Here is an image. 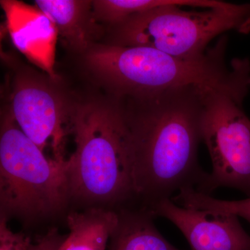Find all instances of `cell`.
I'll list each match as a JSON object with an SVG mask.
<instances>
[{"instance_id": "obj_6", "label": "cell", "mask_w": 250, "mask_h": 250, "mask_svg": "<svg viewBox=\"0 0 250 250\" xmlns=\"http://www.w3.org/2000/svg\"><path fill=\"white\" fill-rule=\"evenodd\" d=\"M246 95L206 87L202 140L213 170L195 190L210 195L220 187L250 197V119L242 105Z\"/></svg>"}, {"instance_id": "obj_15", "label": "cell", "mask_w": 250, "mask_h": 250, "mask_svg": "<svg viewBox=\"0 0 250 250\" xmlns=\"http://www.w3.org/2000/svg\"><path fill=\"white\" fill-rule=\"evenodd\" d=\"M33 246L30 237L13 231L8 225V219L0 216V250H32Z\"/></svg>"}, {"instance_id": "obj_8", "label": "cell", "mask_w": 250, "mask_h": 250, "mask_svg": "<svg viewBox=\"0 0 250 250\" xmlns=\"http://www.w3.org/2000/svg\"><path fill=\"white\" fill-rule=\"evenodd\" d=\"M151 210L174 224L192 250H250V236L236 215L182 207L170 199Z\"/></svg>"}, {"instance_id": "obj_16", "label": "cell", "mask_w": 250, "mask_h": 250, "mask_svg": "<svg viewBox=\"0 0 250 250\" xmlns=\"http://www.w3.org/2000/svg\"><path fill=\"white\" fill-rule=\"evenodd\" d=\"M65 236H62L55 229H52L44 236L37 238L32 250H59Z\"/></svg>"}, {"instance_id": "obj_10", "label": "cell", "mask_w": 250, "mask_h": 250, "mask_svg": "<svg viewBox=\"0 0 250 250\" xmlns=\"http://www.w3.org/2000/svg\"><path fill=\"white\" fill-rule=\"evenodd\" d=\"M36 7L54 23L62 40L75 52L84 53L104 32L93 14V1L36 0Z\"/></svg>"}, {"instance_id": "obj_5", "label": "cell", "mask_w": 250, "mask_h": 250, "mask_svg": "<svg viewBox=\"0 0 250 250\" xmlns=\"http://www.w3.org/2000/svg\"><path fill=\"white\" fill-rule=\"evenodd\" d=\"M71 198L68 164L49 159L16 124L11 112L1 123V215L33 220L59 213Z\"/></svg>"}, {"instance_id": "obj_2", "label": "cell", "mask_w": 250, "mask_h": 250, "mask_svg": "<svg viewBox=\"0 0 250 250\" xmlns=\"http://www.w3.org/2000/svg\"><path fill=\"white\" fill-rule=\"evenodd\" d=\"M228 38L223 36L200 58H178L147 47L95 43L84 52L87 70L118 99L139 97L188 86L234 90L244 84L246 64L226 62Z\"/></svg>"}, {"instance_id": "obj_12", "label": "cell", "mask_w": 250, "mask_h": 250, "mask_svg": "<svg viewBox=\"0 0 250 250\" xmlns=\"http://www.w3.org/2000/svg\"><path fill=\"white\" fill-rule=\"evenodd\" d=\"M118 220V213L100 208L70 213L69 233L59 250H106Z\"/></svg>"}, {"instance_id": "obj_7", "label": "cell", "mask_w": 250, "mask_h": 250, "mask_svg": "<svg viewBox=\"0 0 250 250\" xmlns=\"http://www.w3.org/2000/svg\"><path fill=\"white\" fill-rule=\"evenodd\" d=\"M11 112L21 131L41 150L44 152L51 142L53 159L66 160L63 149L67 109L50 88L36 81L18 80L11 97Z\"/></svg>"}, {"instance_id": "obj_3", "label": "cell", "mask_w": 250, "mask_h": 250, "mask_svg": "<svg viewBox=\"0 0 250 250\" xmlns=\"http://www.w3.org/2000/svg\"><path fill=\"white\" fill-rule=\"evenodd\" d=\"M75 151L67 159L71 198L116 203L136 197L121 103L82 104L67 109Z\"/></svg>"}, {"instance_id": "obj_11", "label": "cell", "mask_w": 250, "mask_h": 250, "mask_svg": "<svg viewBox=\"0 0 250 250\" xmlns=\"http://www.w3.org/2000/svg\"><path fill=\"white\" fill-rule=\"evenodd\" d=\"M118 215L106 250H180L156 229L151 210L123 209Z\"/></svg>"}, {"instance_id": "obj_13", "label": "cell", "mask_w": 250, "mask_h": 250, "mask_svg": "<svg viewBox=\"0 0 250 250\" xmlns=\"http://www.w3.org/2000/svg\"><path fill=\"white\" fill-rule=\"evenodd\" d=\"M178 200L182 207L234 215L250 224V197L237 201H226L213 198L194 188H188L179 193Z\"/></svg>"}, {"instance_id": "obj_1", "label": "cell", "mask_w": 250, "mask_h": 250, "mask_svg": "<svg viewBox=\"0 0 250 250\" xmlns=\"http://www.w3.org/2000/svg\"><path fill=\"white\" fill-rule=\"evenodd\" d=\"M206 86L188 85L121 98L136 197L147 208L176 191L197 189Z\"/></svg>"}, {"instance_id": "obj_14", "label": "cell", "mask_w": 250, "mask_h": 250, "mask_svg": "<svg viewBox=\"0 0 250 250\" xmlns=\"http://www.w3.org/2000/svg\"><path fill=\"white\" fill-rule=\"evenodd\" d=\"M165 2L166 0H95L93 14L99 23L112 26L131 15L154 9Z\"/></svg>"}, {"instance_id": "obj_9", "label": "cell", "mask_w": 250, "mask_h": 250, "mask_svg": "<svg viewBox=\"0 0 250 250\" xmlns=\"http://www.w3.org/2000/svg\"><path fill=\"white\" fill-rule=\"evenodd\" d=\"M14 45L50 76L54 77V49L59 33L37 7L16 1H1Z\"/></svg>"}, {"instance_id": "obj_4", "label": "cell", "mask_w": 250, "mask_h": 250, "mask_svg": "<svg viewBox=\"0 0 250 250\" xmlns=\"http://www.w3.org/2000/svg\"><path fill=\"white\" fill-rule=\"evenodd\" d=\"M250 31V4L166 0L109 26L108 45L151 47L178 58L195 59L225 31Z\"/></svg>"}]
</instances>
